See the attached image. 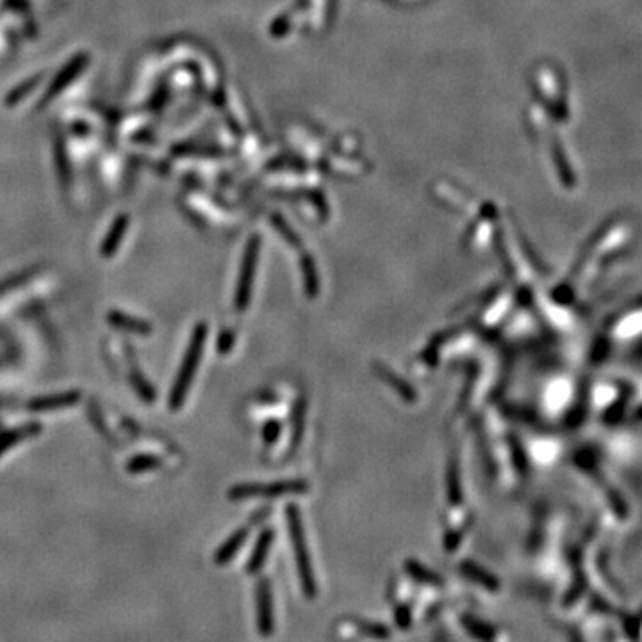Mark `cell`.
<instances>
[{
  "label": "cell",
  "instance_id": "6da1fadb",
  "mask_svg": "<svg viewBox=\"0 0 642 642\" xmlns=\"http://www.w3.org/2000/svg\"><path fill=\"white\" fill-rule=\"evenodd\" d=\"M205 339H207V327L200 323V325H196L195 332H193L188 352L184 355V361L179 367V375H177L175 384H173V389L170 392V409H180V405L184 404V400L188 397L189 388H191L193 379H195L196 367H198L202 361Z\"/></svg>",
  "mask_w": 642,
  "mask_h": 642
},
{
  "label": "cell",
  "instance_id": "7a4b0ae2",
  "mask_svg": "<svg viewBox=\"0 0 642 642\" xmlns=\"http://www.w3.org/2000/svg\"><path fill=\"white\" fill-rule=\"evenodd\" d=\"M288 525H289V537L293 542V553H295L296 569H298V578L302 582V591L309 600H313L318 592L316 576H314L311 559H309L307 539H305L304 525H302V516L295 505L288 507Z\"/></svg>",
  "mask_w": 642,
  "mask_h": 642
},
{
  "label": "cell",
  "instance_id": "3957f363",
  "mask_svg": "<svg viewBox=\"0 0 642 642\" xmlns=\"http://www.w3.org/2000/svg\"><path fill=\"white\" fill-rule=\"evenodd\" d=\"M257 257H259V239H252L246 246L245 257L241 263V271L238 277V288H236V298L234 304L238 311H245L250 304L252 296V284H254L255 275V266H257Z\"/></svg>",
  "mask_w": 642,
  "mask_h": 642
},
{
  "label": "cell",
  "instance_id": "277c9868",
  "mask_svg": "<svg viewBox=\"0 0 642 642\" xmlns=\"http://www.w3.org/2000/svg\"><path fill=\"white\" fill-rule=\"evenodd\" d=\"M307 482L302 480H289V482H277V484L268 485H238L230 491V496L234 500H243V498H255V496H282V494H300L307 491Z\"/></svg>",
  "mask_w": 642,
  "mask_h": 642
},
{
  "label": "cell",
  "instance_id": "5b68a950",
  "mask_svg": "<svg viewBox=\"0 0 642 642\" xmlns=\"http://www.w3.org/2000/svg\"><path fill=\"white\" fill-rule=\"evenodd\" d=\"M257 628L261 635L270 637L275 632V614H273V594H271V587L268 584V580H261V584L257 587Z\"/></svg>",
  "mask_w": 642,
  "mask_h": 642
},
{
  "label": "cell",
  "instance_id": "8992f818",
  "mask_svg": "<svg viewBox=\"0 0 642 642\" xmlns=\"http://www.w3.org/2000/svg\"><path fill=\"white\" fill-rule=\"evenodd\" d=\"M79 392H61V394H51V397L36 398L34 401L29 404V409L33 413H43V410H54V409H63V407H70L79 401Z\"/></svg>",
  "mask_w": 642,
  "mask_h": 642
},
{
  "label": "cell",
  "instance_id": "52a82bcc",
  "mask_svg": "<svg viewBox=\"0 0 642 642\" xmlns=\"http://www.w3.org/2000/svg\"><path fill=\"white\" fill-rule=\"evenodd\" d=\"M375 372H376V375H379L380 379L384 380V382H388L389 388H391L392 391L397 392V394H400L401 398H405L407 401L416 400V392H414L413 389H410V385L407 384V382H405L404 379H400L398 375H394V373H392V370H389L388 366H384V364H375Z\"/></svg>",
  "mask_w": 642,
  "mask_h": 642
},
{
  "label": "cell",
  "instance_id": "ba28073f",
  "mask_svg": "<svg viewBox=\"0 0 642 642\" xmlns=\"http://www.w3.org/2000/svg\"><path fill=\"white\" fill-rule=\"evenodd\" d=\"M460 569H462V575L466 576V578H469L471 582L478 584L480 587H484V589H487V591H492V592L500 591V582H498V580L494 578V576H492L491 573H487L485 569H482L480 566H476L475 562H462Z\"/></svg>",
  "mask_w": 642,
  "mask_h": 642
},
{
  "label": "cell",
  "instance_id": "9c48e42d",
  "mask_svg": "<svg viewBox=\"0 0 642 642\" xmlns=\"http://www.w3.org/2000/svg\"><path fill=\"white\" fill-rule=\"evenodd\" d=\"M40 432V425H27L21 426V428H15L11 432H6V434L0 435V455L4 453V451L11 450L13 446H17L18 442L24 441V439L31 437V435L38 434Z\"/></svg>",
  "mask_w": 642,
  "mask_h": 642
},
{
  "label": "cell",
  "instance_id": "30bf717a",
  "mask_svg": "<svg viewBox=\"0 0 642 642\" xmlns=\"http://www.w3.org/2000/svg\"><path fill=\"white\" fill-rule=\"evenodd\" d=\"M271 541H273V532L271 530H264L261 537L257 541V546L254 548V553L250 557V562H248V573H255L259 567L264 564V559H266L268 551H270Z\"/></svg>",
  "mask_w": 642,
  "mask_h": 642
},
{
  "label": "cell",
  "instance_id": "8fae6325",
  "mask_svg": "<svg viewBox=\"0 0 642 642\" xmlns=\"http://www.w3.org/2000/svg\"><path fill=\"white\" fill-rule=\"evenodd\" d=\"M246 537H248V528H239L238 532L220 548V551L216 553V562L225 564L229 562L230 559H234V555L238 553V550L243 546V542L246 541Z\"/></svg>",
  "mask_w": 642,
  "mask_h": 642
},
{
  "label": "cell",
  "instance_id": "7c38bea8",
  "mask_svg": "<svg viewBox=\"0 0 642 642\" xmlns=\"http://www.w3.org/2000/svg\"><path fill=\"white\" fill-rule=\"evenodd\" d=\"M109 321H111L113 325L120 327V329L132 330V332H138V334H146V332H150V327L146 325V323H143V321H139V320H134V318L121 316L120 313L109 314Z\"/></svg>",
  "mask_w": 642,
  "mask_h": 642
},
{
  "label": "cell",
  "instance_id": "4fadbf2b",
  "mask_svg": "<svg viewBox=\"0 0 642 642\" xmlns=\"http://www.w3.org/2000/svg\"><path fill=\"white\" fill-rule=\"evenodd\" d=\"M407 571H409V575L413 576L414 580L423 582V584H428V585L441 584V578H439L437 575L430 573V569H425V567H423L419 562H416V560H409V562H407Z\"/></svg>",
  "mask_w": 642,
  "mask_h": 642
},
{
  "label": "cell",
  "instance_id": "5bb4252c",
  "mask_svg": "<svg viewBox=\"0 0 642 642\" xmlns=\"http://www.w3.org/2000/svg\"><path fill=\"white\" fill-rule=\"evenodd\" d=\"M304 284L305 289L311 296L318 295V289H320V279H318V271L316 266H314L313 261H305L304 263Z\"/></svg>",
  "mask_w": 642,
  "mask_h": 642
},
{
  "label": "cell",
  "instance_id": "9a60e30c",
  "mask_svg": "<svg viewBox=\"0 0 642 642\" xmlns=\"http://www.w3.org/2000/svg\"><path fill=\"white\" fill-rule=\"evenodd\" d=\"M448 496H450L451 503H460V496H462V492H460V482H459V467H455V464L451 462L450 466V475H448Z\"/></svg>",
  "mask_w": 642,
  "mask_h": 642
},
{
  "label": "cell",
  "instance_id": "2e32d148",
  "mask_svg": "<svg viewBox=\"0 0 642 642\" xmlns=\"http://www.w3.org/2000/svg\"><path fill=\"white\" fill-rule=\"evenodd\" d=\"M464 625L467 626L469 634H473L475 637L482 639V641H487V639L492 637V630L489 628L487 625H484V623H480L478 619L467 617V619H464Z\"/></svg>",
  "mask_w": 642,
  "mask_h": 642
},
{
  "label": "cell",
  "instance_id": "e0dca14e",
  "mask_svg": "<svg viewBox=\"0 0 642 642\" xmlns=\"http://www.w3.org/2000/svg\"><path fill=\"white\" fill-rule=\"evenodd\" d=\"M121 236H123V225L113 227V230H111V234H109L107 239H105L104 248H102V254H104L105 257H107V255H111L114 250H116L118 245H120Z\"/></svg>",
  "mask_w": 642,
  "mask_h": 642
},
{
  "label": "cell",
  "instance_id": "ac0fdd59",
  "mask_svg": "<svg viewBox=\"0 0 642 642\" xmlns=\"http://www.w3.org/2000/svg\"><path fill=\"white\" fill-rule=\"evenodd\" d=\"M361 632L366 634L367 637H375V639L389 637L388 626L380 625V623H361Z\"/></svg>",
  "mask_w": 642,
  "mask_h": 642
},
{
  "label": "cell",
  "instance_id": "d6986e66",
  "mask_svg": "<svg viewBox=\"0 0 642 642\" xmlns=\"http://www.w3.org/2000/svg\"><path fill=\"white\" fill-rule=\"evenodd\" d=\"M157 464L159 460H155L154 457H138V459H134L130 464H127V469H130L132 473H139L143 471V469L157 466Z\"/></svg>",
  "mask_w": 642,
  "mask_h": 642
}]
</instances>
